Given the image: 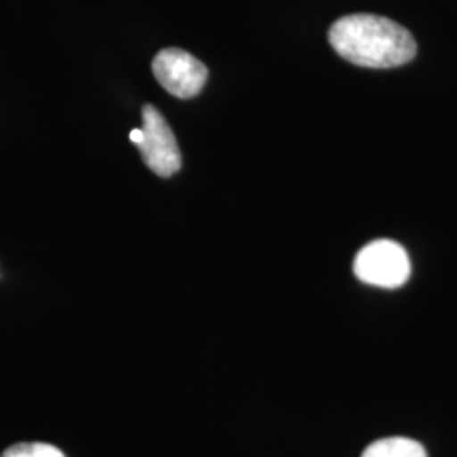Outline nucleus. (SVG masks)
<instances>
[{
	"mask_svg": "<svg viewBox=\"0 0 457 457\" xmlns=\"http://www.w3.org/2000/svg\"><path fill=\"white\" fill-rule=\"evenodd\" d=\"M328 41L345 62L364 68L405 65L417 54V43L409 29L373 14L341 17L332 24Z\"/></svg>",
	"mask_w": 457,
	"mask_h": 457,
	"instance_id": "nucleus-1",
	"label": "nucleus"
},
{
	"mask_svg": "<svg viewBox=\"0 0 457 457\" xmlns=\"http://www.w3.org/2000/svg\"><path fill=\"white\" fill-rule=\"evenodd\" d=\"M353 268L362 283L390 290L403 287L411 273L407 251L390 239H378L364 245L356 254Z\"/></svg>",
	"mask_w": 457,
	"mask_h": 457,
	"instance_id": "nucleus-2",
	"label": "nucleus"
},
{
	"mask_svg": "<svg viewBox=\"0 0 457 457\" xmlns=\"http://www.w3.org/2000/svg\"><path fill=\"white\" fill-rule=\"evenodd\" d=\"M143 141L137 145L147 168L162 179L175 175L181 168V153L177 137L162 112L145 105L143 109Z\"/></svg>",
	"mask_w": 457,
	"mask_h": 457,
	"instance_id": "nucleus-3",
	"label": "nucleus"
},
{
	"mask_svg": "<svg viewBox=\"0 0 457 457\" xmlns=\"http://www.w3.org/2000/svg\"><path fill=\"white\" fill-rule=\"evenodd\" d=\"M153 73L166 92L177 98H194L207 82L205 65L180 48H166L153 60Z\"/></svg>",
	"mask_w": 457,
	"mask_h": 457,
	"instance_id": "nucleus-4",
	"label": "nucleus"
},
{
	"mask_svg": "<svg viewBox=\"0 0 457 457\" xmlns=\"http://www.w3.org/2000/svg\"><path fill=\"white\" fill-rule=\"evenodd\" d=\"M361 457H428L420 442L409 437H385L371 442Z\"/></svg>",
	"mask_w": 457,
	"mask_h": 457,
	"instance_id": "nucleus-5",
	"label": "nucleus"
},
{
	"mask_svg": "<svg viewBox=\"0 0 457 457\" xmlns=\"http://www.w3.org/2000/svg\"><path fill=\"white\" fill-rule=\"evenodd\" d=\"M0 457H65V454L45 442H21L9 447Z\"/></svg>",
	"mask_w": 457,
	"mask_h": 457,
	"instance_id": "nucleus-6",
	"label": "nucleus"
},
{
	"mask_svg": "<svg viewBox=\"0 0 457 457\" xmlns=\"http://www.w3.org/2000/svg\"><path fill=\"white\" fill-rule=\"evenodd\" d=\"M129 139H131L132 145H139L141 141H143V131L141 129H132L131 132H129Z\"/></svg>",
	"mask_w": 457,
	"mask_h": 457,
	"instance_id": "nucleus-7",
	"label": "nucleus"
}]
</instances>
